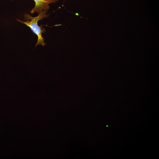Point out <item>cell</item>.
I'll use <instances>...</instances> for the list:
<instances>
[{"instance_id":"obj_1","label":"cell","mask_w":159,"mask_h":159,"mask_svg":"<svg viewBox=\"0 0 159 159\" xmlns=\"http://www.w3.org/2000/svg\"><path fill=\"white\" fill-rule=\"evenodd\" d=\"M47 11H44L36 17H32L28 14L25 13L24 15V19L25 21L16 19L19 22L29 27L32 31L37 36L38 40L35 44V47L40 44L42 46L46 44V43L44 42V39L42 36V33L45 32V29L42 27L43 25L40 26H38V22L39 21L42 20L44 18L48 17L49 14H46Z\"/></svg>"},{"instance_id":"obj_2","label":"cell","mask_w":159,"mask_h":159,"mask_svg":"<svg viewBox=\"0 0 159 159\" xmlns=\"http://www.w3.org/2000/svg\"><path fill=\"white\" fill-rule=\"evenodd\" d=\"M11 1L13 0H11ZM35 2L34 7L31 11L33 14L35 12L40 14L44 11H48L49 9V4L55 3L59 0H33Z\"/></svg>"}]
</instances>
